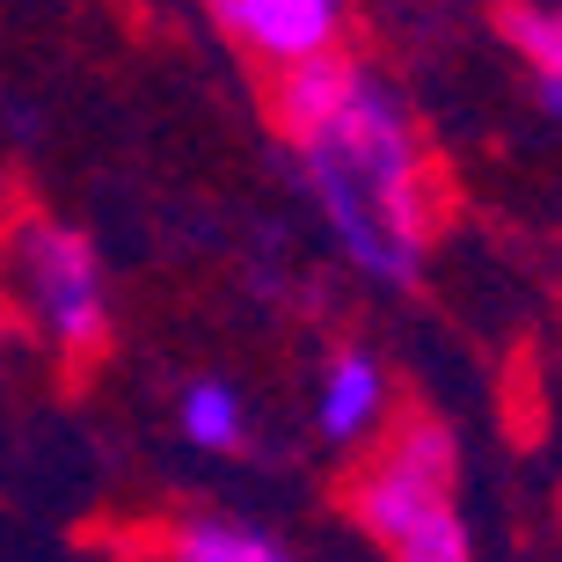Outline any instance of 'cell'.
Wrapping results in <instances>:
<instances>
[{"mask_svg":"<svg viewBox=\"0 0 562 562\" xmlns=\"http://www.w3.org/2000/svg\"><path fill=\"white\" fill-rule=\"evenodd\" d=\"M15 278L22 307L37 322V336L52 344L66 373H95L117 336V300H110L103 249L81 227H66L52 212H30L15 227Z\"/></svg>","mask_w":562,"mask_h":562,"instance_id":"3","label":"cell"},{"mask_svg":"<svg viewBox=\"0 0 562 562\" xmlns=\"http://www.w3.org/2000/svg\"><path fill=\"white\" fill-rule=\"evenodd\" d=\"M154 562H300V548L263 519H241V512H220V504H190V512H168L139 533Z\"/></svg>","mask_w":562,"mask_h":562,"instance_id":"6","label":"cell"},{"mask_svg":"<svg viewBox=\"0 0 562 562\" xmlns=\"http://www.w3.org/2000/svg\"><path fill=\"white\" fill-rule=\"evenodd\" d=\"M263 125L292 154L344 271L380 292H424L446 227V168L409 95L373 59L329 52L263 81Z\"/></svg>","mask_w":562,"mask_h":562,"instance_id":"1","label":"cell"},{"mask_svg":"<svg viewBox=\"0 0 562 562\" xmlns=\"http://www.w3.org/2000/svg\"><path fill=\"white\" fill-rule=\"evenodd\" d=\"M497 44L519 59L533 103L562 125V0H497Z\"/></svg>","mask_w":562,"mask_h":562,"instance_id":"7","label":"cell"},{"mask_svg":"<svg viewBox=\"0 0 562 562\" xmlns=\"http://www.w3.org/2000/svg\"><path fill=\"white\" fill-rule=\"evenodd\" d=\"M176 431H183L205 460H241L256 446L249 402H241V387H234V380H220V373L183 380V395H176Z\"/></svg>","mask_w":562,"mask_h":562,"instance_id":"8","label":"cell"},{"mask_svg":"<svg viewBox=\"0 0 562 562\" xmlns=\"http://www.w3.org/2000/svg\"><path fill=\"white\" fill-rule=\"evenodd\" d=\"M205 8L263 81L285 66L351 52V0H205Z\"/></svg>","mask_w":562,"mask_h":562,"instance_id":"4","label":"cell"},{"mask_svg":"<svg viewBox=\"0 0 562 562\" xmlns=\"http://www.w3.org/2000/svg\"><path fill=\"white\" fill-rule=\"evenodd\" d=\"M402 417V395H395V373L373 344H329L322 366H314V387H307V424L329 453H366L387 424Z\"/></svg>","mask_w":562,"mask_h":562,"instance_id":"5","label":"cell"},{"mask_svg":"<svg viewBox=\"0 0 562 562\" xmlns=\"http://www.w3.org/2000/svg\"><path fill=\"white\" fill-rule=\"evenodd\" d=\"M344 512L380 562H475V526L460 512V431L438 409H402L351 453Z\"/></svg>","mask_w":562,"mask_h":562,"instance_id":"2","label":"cell"}]
</instances>
